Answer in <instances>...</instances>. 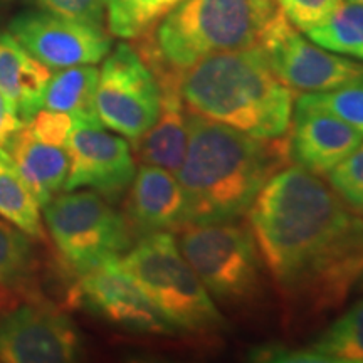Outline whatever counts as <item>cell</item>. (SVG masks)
Returning <instances> with one entry per match:
<instances>
[{
    "instance_id": "ba28073f",
    "label": "cell",
    "mask_w": 363,
    "mask_h": 363,
    "mask_svg": "<svg viewBox=\"0 0 363 363\" xmlns=\"http://www.w3.org/2000/svg\"><path fill=\"white\" fill-rule=\"evenodd\" d=\"M160 86L131 44L121 43L104 57L94 94L103 126L136 142L160 115Z\"/></svg>"
},
{
    "instance_id": "6da1fadb",
    "label": "cell",
    "mask_w": 363,
    "mask_h": 363,
    "mask_svg": "<svg viewBox=\"0 0 363 363\" xmlns=\"http://www.w3.org/2000/svg\"><path fill=\"white\" fill-rule=\"evenodd\" d=\"M247 216L261 259L294 306L337 308L363 276V217L320 175L283 167Z\"/></svg>"
},
{
    "instance_id": "8fae6325",
    "label": "cell",
    "mask_w": 363,
    "mask_h": 363,
    "mask_svg": "<svg viewBox=\"0 0 363 363\" xmlns=\"http://www.w3.org/2000/svg\"><path fill=\"white\" fill-rule=\"evenodd\" d=\"M7 30L49 69L98 65L111 51V35L104 26L38 9L17 13Z\"/></svg>"
},
{
    "instance_id": "277c9868",
    "label": "cell",
    "mask_w": 363,
    "mask_h": 363,
    "mask_svg": "<svg viewBox=\"0 0 363 363\" xmlns=\"http://www.w3.org/2000/svg\"><path fill=\"white\" fill-rule=\"evenodd\" d=\"M276 11L274 0H184L133 48L157 79L180 78L203 57L256 45Z\"/></svg>"
},
{
    "instance_id": "f546056e",
    "label": "cell",
    "mask_w": 363,
    "mask_h": 363,
    "mask_svg": "<svg viewBox=\"0 0 363 363\" xmlns=\"http://www.w3.org/2000/svg\"><path fill=\"white\" fill-rule=\"evenodd\" d=\"M251 360L256 362H313L323 363L321 357L315 350H289L284 347H272V345H264V347L256 348L251 353Z\"/></svg>"
},
{
    "instance_id": "d6986e66",
    "label": "cell",
    "mask_w": 363,
    "mask_h": 363,
    "mask_svg": "<svg viewBox=\"0 0 363 363\" xmlns=\"http://www.w3.org/2000/svg\"><path fill=\"white\" fill-rule=\"evenodd\" d=\"M39 261L27 234L0 220V313L29 299H43Z\"/></svg>"
},
{
    "instance_id": "8992f818",
    "label": "cell",
    "mask_w": 363,
    "mask_h": 363,
    "mask_svg": "<svg viewBox=\"0 0 363 363\" xmlns=\"http://www.w3.org/2000/svg\"><path fill=\"white\" fill-rule=\"evenodd\" d=\"M43 211L59 256L78 276L121 257L133 246L125 216L93 190L57 194Z\"/></svg>"
},
{
    "instance_id": "7402d4cb",
    "label": "cell",
    "mask_w": 363,
    "mask_h": 363,
    "mask_svg": "<svg viewBox=\"0 0 363 363\" xmlns=\"http://www.w3.org/2000/svg\"><path fill=\"white\" fill-rule=\"evenodd\" d=\"M305 34L326 51L363 61V4L350 0L340 4L328 19Z\"/></svg>"
},
{
    "instance_id": "9c48e42d",
    "label": "cell",
    "mask_w": 363,
    "mask_h": 363,
    "mask_svg": "<svg viewBox=\"0 0 363 363\" xmlns=\"http://www.w3.org/2000/svg\"><path fill=\"white\" fill-rule=\"evenodd\" d=\"M256 44L272 72L291 89L321 93L363 74V62L326 51L303 38L279 7L266 22Z\"/></svg>"
},
{
    "instance_id": "ac0fdd59",
    "label": "cell",
    "mask_w": 363,
    "mask_h": 363,
    "mask_svg": "<svg viewBox=\"0 0 363 363\" xmlns=\"http://www.w3.org/2000/svg\"><path fill=\"white\" fill-rule=\"evenodd\" d=\"M4 148L34 192L40 207L65 190L69 172V155L66 147L40 142L24 125L7 140Z\"/></svg>"
},
{
    "instance_id": "1f68e13d",
    "label": "cell",
    "mask_w": 363,
    "mask_h": 363,
    "mask_svg": "<svg viewBox=\"0 0 363 363\" xmlns=\"http://www.w3.org/2000/svg\"><path fill=\"white\" fill-rule=\"evenodd\" d=\"M11 2H13V0H0V6H7Z\"/></svg>"
},
{
    "instance_id": "9a60e30c",
    "label": "cell",
    "mask_w": 363,
    "mask_h": 363,
    "mask_svg": "<svg viewBox=\"0 0 363 363\" xmlns=\"http://www.w3.org/2000/svg\"><path fill=\"white\" fill-rule=\"evenodd\" d=\"M291 121V133H288L289 158L315 175L326 177L363 143L360 131L299 98Z\"/></svg>"
},
{
    "instance_id": "52a82bcc",
    "label": "cell",
    "mask_w": 363,
    "mask_h": 363,
    "mask_svg": "<svg viewBox=\"0 0 363 363\" xmlns=\"http://www.w3.org/2000/svg\"><path fill=\"white\" fill-rule=\"evenodd\" d=\"M179 247L212 298L244 305L259 291L261 256L251 227L238 220L189 224Z\"/></svg>"
},
{
    "instance_id": "3957f363",
    "label": "cell",
    "mask_w": 363,
    "mask_h": 363,
    "mask_svg": "<svg viewBox=\"0 0 363 363\" xmlns=\"http://www.w3.org/2000/svg\"><path fill=\"white\" fill-rule=\"evenodd\" d=\"M179 88L189 113L244 135L276 140L291 128L293 89L257 44L201 59L180 76Z\"/></svg>"
},
{
    "instance_id": "d4e9b609",
    "label": "cell",
    "mask_w": 363,
    "mask_h": 363,
    "mask_svg": "<svg viewBox=\"0 0 363 363\" xmlns=\"http://www.w3.org/2000/svg\"><path fill=\"white\" fill-rule=\"evenodd\" d=\"M299 99L331 113L363 133V74L335 89L305 93Z\"/></svg>"
},
{
    "instance_id": "5b68a950",
    "label": "cell",
    "mask_w": 363,
    "mask_h": 363,
    "mask_svg": "<svg viewBox=\"0 0 363 363\" xmlns=\"http://www.w3.org/2000/svg\"><path fill=\"white\" fill-rule=\"evenodd\" d=\"M118 262L172 330L214 335L227 326L172 233L145 235Z\"/></svg>"
},
{
    "instance_id": "d6a6232c",
    "label": "cell",
    "mask_w": 363,
    "mask_h": 363,
    "mask_svg": "<svg viewBox=\"0 0 363 363\" xmlns=\"http://www.w3.org/2000/svg\"><path fill=\"white\" fill-rule=\"evenodd\" d=\"M350 2H362L363 4V0H350Z\"/></svg>"
},
{
    "instance_id": "44dd1931",
    "label": "cell",
    "mask_w": 363,
    "mask_h": 363,
    "mask_svg": "<svg viewBox=\"0 0 363 363\" xmlns=\"http://www.w3.org/2000/svg\"><path fill=\"white\" fill-rule=\"evenodd\" d=\"M0 217L29 238L45 240L40 203L4 147H0Z\"/></svg>"
},
{
    "instance_id": "cb8c5ba5",
    "label": "cell",
    "mask_w": 363,
    "mask_h": 363,
    "mask_svg": "<svg viewBox=\"0 0 363 363\" xmlns=\"http://www.w3.org/2000/svg\"><path fill=\"white\" fill-rule=\"evenodd\" d=\"M184 0H106V24L113 35L135 40L147 34Z\"/></svg>"
},
{
    "instance_id": "7a4b0ae2",
    "label": "cell",
    "mask_w": 363,
    "mask_h": 363,
    "mask_svg": "<svg viewBox=\"0 0 363 363\" xmlns=\"http://www.w3.org/2000/svg\"><path fill=\"white\" fill-rule=\"evenodd\" d=\"M288 160V136L254 138L189 113L187 153L177 172L189 222L239 220Z\"/></svg>"
},
{
    "instance_id": "4316f807",
    "label": "cell",
    "mask_w": 363,
    "mask_h": 363,
    "mask_svg": "<svg viewBox=\"0 0 363 363\" xmlns=\"http://www.w3.org/2000/svg\"><path fill=\"white\" fill-rule=\"evenodd\" d=\"M26 6L56 13L66 19L104 26L106 0H22Z\"/></svg>"
},
{
    "instance_id": "7c38bea8",
    "label": "cell",
    "mask_w": 363,
    "mask_h": 363,
    "mask_svg": "<svg viewBox=\"0 0 363 363\" xmlns=\"http://www.w3.org/2000/svg\"><path fill=\"white\" fill-rule=\"evenodd\" d=\"M69 172L65 192L91 189L108 202L128 192L136 165L125 136L104 130L94 121H74L67 140Z\"/></svg>"
},
{
    "instance_id": "4fadbf2b",
    "label": "cell",
    "mask_w": 363,
    "mask_h": 363,
    "mask_svg": "<svg viewBox=\"0 0 363 363\" xmlns=\"http://www.w3.org/2000/svg\"><path fill=\"white\" fill-rule=\"evenodd\" d=\"M120 257L99 264L78 276L72 288V301L113 325L152 335H170L172 328L126 272Z\"/></svg>"
},
{
    "instance_id": "f1b7e54d",
    "label": "cell",
    "mask_w": 363,
    "mask_h": 363,
    "mask_svg": "<svg viewBox=\"0 0 363 363\" xmlns=\"http://www.w3.org/2000/svg\"><path fill=\"white\" fill-rule=\"evenodd\" d=\"M26 125L30 130V133L40 140V142L56 145V147H66L72 126H74V120L67 113L43 108Z\"/></svg>"
},
{
    "instance_id": "5bb4252c",
    "label": "cell",
    "mask_w": 363,
    "mask_h": 363,
    "mask_svg": "<svg viewBox=\"0 0 363 363\" xmlns=\"http://www.w3.org/2000/svg\"><path fill=\"white\" fill-rule=\"evenodd\" d=\"M125 220L133 240L187 227V202L174 172L142 163L128 189Z\"/></svg>"
},
{
    "instance_id": "30bf717a",
    "label": "cell",
    "mask_w": 363,
    "mask_h": 363,
    "mask_svg": "<svg viewBox=\"0 0 363 363\" xmlns=\"http://www.w3.org/2000/svg\"><path fill=\"white\" fill-rule=\"evenodd\" d=\"M81 338L71 318L48 299H29L0 313V362H74Z\"/></svg>"
},
{
    "instance_id": "e0dca14e",
    "label": "cell",
    "mask_w": 363,
    "mask_h": 363,
    "mask_svg": "<svg viewBox=\"0 0 363 363\" xmlns=\"http://www.w3.org/2000/svg\"><path fill=\"white\" fill-rule=\"evenodd\" d=\"M51 69L38 61L9 30L0 29V91L24 123L43 110Z\"/></svg>"
},
{
    "instance_id": "603a6c76",
    "label": "cell",
    "mask_w": 363,
    "mask_h": 363,
    "mask_svg": "<svg viewBox=\"0 0 363 363\" xmlns=\"http://www.w3.org/2000/svg\"><path fill=\"white\" fill-rule=\"evenodd\" d=\"M323 363H363V299L333 321L311 345Z\"/></svg>"
},
{
    "instance_id": "484cf974",
    "label": "cell",
    "mask_w": 363,
    "mask_h": 363,
    "mask_svg": "<svg viewBox=\"0 0 363 363\" xmlns=\"http://www.w3.org/2000/svg\"><path fill=\"white\" fill-rule=\"evenodd\" d=\"M328 185L353 212L363 217V143L330 172Z\"/></svg>"
},
{
    "instance_id": "4dcf8cb0",
    "label": "cell",
    "mask_w": 363,
    "mask_h": 363,
    "mask_svg": "<svg viewBox=\"0 0 363 363\" xmlns=\"http://www.w3.org/2000/svg\"><path fill=\"white\" fill-rule=\"evenodd\" d=\"M24 125L26 123L17 115V111L13 110L11 101L0 91V147H4L7 140Z\"/></svg>"
},
{
    "instance_id": "ffe728a7",
    "label": "cell",
    "mask_w": 363,
    "mask_h": 363,
    "mask_svg": "<svg viewBox=\"0 0 363 363\" xmlns=\"http://www.w3.org/2000/svg\"><path fill=\"white\" fill-rule=\"evenodd\" d=\"M99 69L94 65L72 66L51 74L45 86L43 108L67 113L74 121L101 123L94 108Z\"/></svg>"
},
{
    "instance_id": "2e32d148",
    "label": "cell",
    "mask_w": 363,
    "mask_h": 363,
    "mask_svg": "<svg viewBox=\"0 0 363 363\" xmlns=\"http://www.w3.org/2000/svg\"><path fill=\"white\" fill-rule=\"evenodd\" d=\"M160 86V115L147 133L133 143L140 163L177 174L187 153L189 110L180 96V78L157 79Z\"/></svg>"
},
{
    "instance_id": "83f0119b",
    "label": "cell",
    "mask_w": 363,
    "mask_h": 363,
    "mask_svg": "<svg viewBox=\"0 0 363 363\" xmlns=\"http://www.w3.org/2000/svg\"><path fill=\"white\" fill-rule=\"evenodd\" d=\"M284 13L286 19L296 27V29L310 30L337 11L342 0H274Z\"/></svg>"
}]
</instances>
